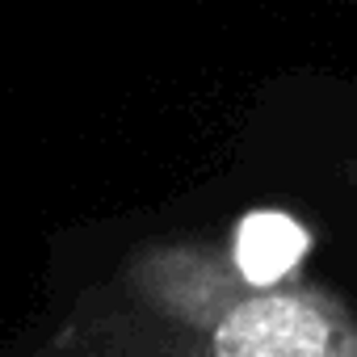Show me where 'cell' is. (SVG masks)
<instances>
[{
  "instance_id": "obj_1",
  "label": "cell",
  "mask_w": 357,
  "mask_h": 357,
  "mask_svg": "<svg viewBox=\"0 0 357 357\" xmlns=\"http://www.w3.org/2000/svg\"><path fill=\"white\" fill-rule=\"evenodd\" d=\"M215 357H357L353 311L311 282L244 286L206 328Z\"/></svg>"
},
{
  "instance_id": "obj_2",
  "label": "cell",
  "mask_w": 357,
  "mask_h": 357,
  "mask_svg": "<svg viewBox=\"0 0 357 357\" xmlns=\"http://www.w3.org/2000/svg\"><path fill=\"white\" fill-rule=\"evenodd\" d=\"M311 252V231L286 211H248L231 231V265L244 286L294 282Z\"/></svg>"
}]
</instances>
